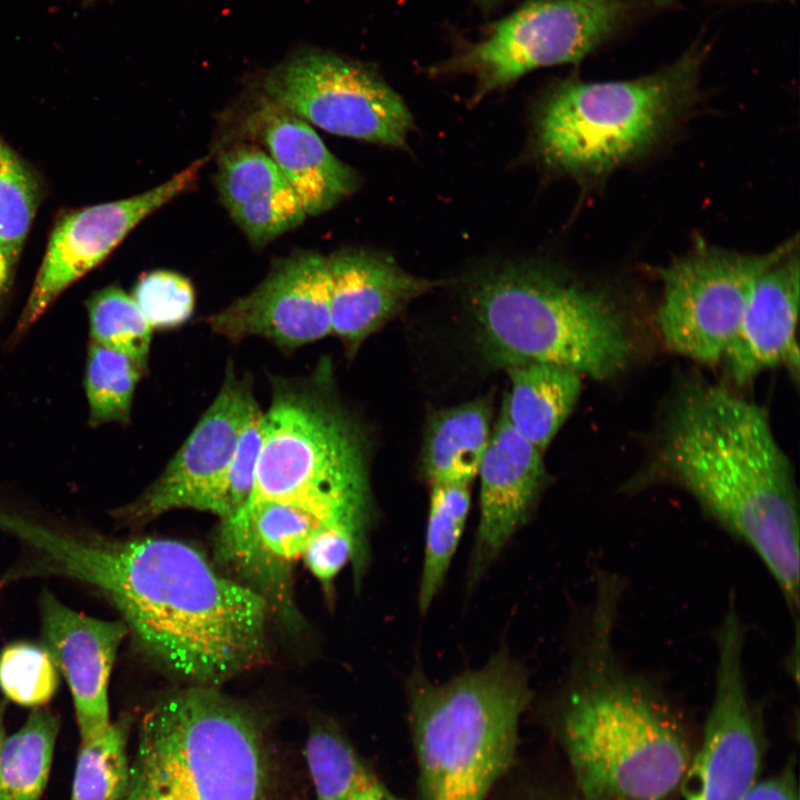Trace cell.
Listing matches in <instances>:
<instances>
[{"label": "cell", "instance_id": "cell-1", "mask_svg": "<svg viewBox=\"0 0 800 800\" xmlns=\"http://www.w3.org/2000/svg\"><path fill=\"white\" fill-rule=\"evenodd\" d=\"M16 533L40 570L96 587L140 648L196 686L217 688L264 650L268 604L192 547L164 538H76L31 526Z\"/></svg>", "mask_w": 800, "mask_h": 800}, {"label": "cell", "instance_id": "cell-2", "mask_svg": "<svg viewBox=\"0 0 800 800\" xmlns=\"http://www.w3.org/2000/svg\"><path fill=\"white\" fill-rule=\"evenodd\" d=\"M762 560L790 612L799 608V502L766 411L701 379L674 394L653 462Z\"/></svg>", "mask_w": 800, "mask_h": 800}, {"label": "cell", "instance_id": "cell-3", "mask_svg": "<svg viewBox=\"0 0 800 800\" xmlns=\"http://www.w3.org/2000/svg\"><path fill=\"white\" fill-rule=\"evenodd\" d=\"M621 589L612 574L597 578L583 641L560 698L557 731L582 798L664 800L679 789L692 753L658 690L617 657Z\"/></svg>", "mask_w": 800, "mask_h": 800}, {"label": "cell", "instance_id": "cell-4", "mask_svg": "<svg viewBox=\"0 0 800 800\" xmlns=\"http://www.w3.org/2000/svg\"><path fill=\"white\" fill-rule=\"evenodd\" d=\"M259 501L297 507L348 534L363 573L373 516L368 443L361 424L338 397L329 361L302 379L272 382L247 504Z\"/></svg>", "mask_w": 800, "mask_h": 800}, {"label": "cell", "instance_id": "cell-5", "mask_svg": "<svg viewBox=\"0 0 800 800\" xmlns=\"http://www.w3.org/2000/svg\"><path fill=\"white\" fill-rule=\"evenodd\" d=\"M464 301L490 367L550 362L607 380L630 360L631 340L610 294L550 267L506 263L483 270L467 283Z\"/></svg>", "mask_w": 800, "mask_h": 800}, {"label": "cell", "instance_id": "cell-6", "mask_svg": "<svg viewBox=\"0 0 800 800\" xmlns=\"http://www.w3.org/2000/svg\"><path fill=\"white\" fill-rule=\"evenodd\" d=\"M420 800H488L510 768L531 700L524 668L501 650L482 668L407 683Z\"/></svg>", "mask_w": 800, "mask_h": 800}, {"label": "cell", "instance_id": "cell-7", "mask_svg": "<svg viewBox=\"0 0 800 800\" xmlns=\"http://www.w3.org/2000/svg\"><path fill=\"white\" fill-rule=\"evenodd\" d=\"M256 722L216 688L170 694L143 717L124 800H264Z\"/></svg>", "mask_w": 800, "mask_h": 800}, {"label": "cell", "instance_id": "cell-8", "mask_svg": "<svg viewBox=\"0 0 800 800\" xmlns=\"http://www.w3.org/2000/svg\"><path fill=\"white\" fill-rule=\"evenodd\" d=\"M703 52L626 81L558 82L542 99L536 146L549 167L600 176L648 151L692 102Z\"/></svg>", "mask_w": 800, "mask_h": 800}, {"label": "cell", "instance_id": "cell-9", "mask_svg": "<svg viewBox=\"0 0 800 800\" xmlns=\"http://www.w3.org/2000/svg\"><path fill=\"white\" fill-rule=\"evenodd\" d=\"M637 9V0H528L433 72L471 74L480 99L538 68L579 62Z\"/></svg>", "mask_w": 800, "mask_h": 800}, {"label": "cell", "instance_id": "cell-10", "mask_svg": "<svg viewBox=\"0 0 800 800\" xmlns=\"http://www.w3.org/2000/svg\"><path fill=\"white\" fill-rule=\"evenodd\" d=\"M797 248L790 240L761 254L700 243L661 270L657 321L666 346L716 364L734 338L758 278Z\"/></svg>", "mask_w": 800, "mask_h": 800}, {"label": "cell", "instance_id": "cell-11", "mask_svg": "<svg viewBox=\"0 0 800 800\" xmlns=\"http://www.w3.org/2000/svg\"><path fill=\"white\" fill-rule=\"evenodd\" d=\"M267 99L330 133L403 147L413 126L400 96L374 71L339 56H293L264 78Z\"/></svg>", "mask_w": 800, "mask_h": 800}, {"label": "cell", "instance_id": "cell-12", "mask_svg": "<svg viewBox=\"0 0 800 800\" xmlns=\"http://www.w3.org/2000/svg\"><path fill=\"white\" fill-rule=\"evenodd\" d=\"M714 694L699 749L679 789L684 800H743L757 782L763 754L761 718L743 671L744 627L730 606L717 631Z\"/></svg>", "mask_w": 800, "mask_h": 800}, {"label": "cell", "instance_id": "cell-13", "mask_svg": "<svg viewBox=\"0 0 800 800\" xmlns=\"http://www.w3.org/2000/svg\"><path fill=\"white\" fill-rule=\"evenodd\" d=\"M259 410L249 377L232 363L221 388L160 477L120 514L131 522L151 520L174 509L221 516V490L240 434Z\"/></svg>", "mask_w": 800, "mask_h": 800}, {"label": "cell", "instance_id": "cell-14", "mask_svg": "<svg viewBox=\"0 0 800 800\" xmlns=\"http://www.w3.org/2000/svg\"><path fill=\"white\" fill-rule=\"evenodd\" d=\"M206 160L193 161L140 194L60 214L17 331H26L33 324L68 287L99 266L142 220L191 189Z\"/></svg>", "mask_w": 800, "mask_h": 800}, {"label": "cell", "instance_id": "cell-15", "mask_svg": "<svg viewBox=\"0 0 800 800\" xmlns=\"http://www.w3.org/2000/svg\"><path fill=\"white\" fill-rule=\"evenodd\" d=\"M207 323L230 341L259 337L284 350L324 338L331 333L327 258L307 250L279 260L250 293Z\"/></svg>", "mask_w": 800, "mask_h": 800}, {"label": "cell", "instance_id": "cell-16", "mask_svg": "<svg viewBox=\"0 0 800 800\" xmlns=\"http://www.w3.org/2000/svg\"><path fill=\"white\" fill-rule=\"evenodd\" d=\"M478 474L479 523L468 567L473 588L536 509L548 477L542 451L521 437L502 412L491 432Z\"/></svg>", "mask_w": 800, "mask_h": 800}, {"label": "cell", "instance_id": "cell-17", "mask_svg": "<svg viewBox=\"0 0 800 800\" xmlns=\"http://www.w3.org/2000/svg\"><path fill=\"white\" fill-rule=\"evenodd\" d=\"M42 637L73 699L81 740L110 723L108 687L117 651L129 630L77 612L44 592L40 601Z\"/></svg>", "mask_w": 800, "mask_h": 800}, {"label": "cell", "instance_id": "cell-18", "mask_svg": "<svg viewBox=\"0 0 800 800\" xmlns=\"http://www.w3.org/2000/svg\"><path fill=\"white\" fill-rule=\"evenodd\" d=\"M331 332L352 357L367 338L437 286L380 253L343 249L327 258Z\"/></svg>", "mask_w": 800, "mask_h": 800}, {"label": "cell", "instance_id": "cell-19", "mask_svg": "<svg viewBox=\"0 0 800 800\" xmlns=\"http://www.w3.org/2000/svg\"><path fill=\"white\" fill-rule=\"evenodd\" d=\"M799 279L798 247L758 278L722 359L737 384H746L763 370L779 364L798 373Z\"/></svg>", "mask_w": 800, "mask_h": 800}, {"label": "cell", "instance_id": "cell-20", "mask_svg": "<svg viewBox=\"0 0 800 800\" xmlns=\"http://www.w3.org/2000/svg\"><path fill=\"white\" fill-rule=\"evenodd\" d=\"M249 129L264 144L307 216L330 210L357 189V172L329 151L307 121L271 100L258 106Z\"/></svg>", "mask_w": 800, "mask_h": 800}, {"label": "cell", "instance_id": "cell-21", "mask_svg": "<svg viewBox=\"0 0 800 800\" xmlns=\"http://www.w3.org/2000/svg\"><path fill=\"white\" fill-rule=\"evenodd\" d=\"M217 164L222 204L253 246L262 247L304 221L297 193L260 147L233 144L219 154Z\"/></svg>", "mask_w": 800, "mask_h": 800}, {"label": "cell", "instance_id": "cell-22", "mask_svg": "<svg viewBox=\"0 0 800 800\" xmlns=\"http://www.w3.org/2000/svg\"><path fill=\"white\" fill-rule=\"evenodd\" d=\"M506 371L510 388L500 412L521 437L543 451L578 401L581 374L550 362H528Z\"/></svg>", "mask_w": 800, "mask_h": 800}, {"label": "cell", "instance_id": "cell-23", "mask_svg": "<svg viewBox=\"0 0 800 800\" xmlns=\"http://www.w3.org/2000/svg\"><path fill=\"white\" fill-rule=\"evenodd\" d=\"M491 417V400L478 398L429 418L422 467L431 484H470L490 440Z\"/></svg>", "mask_w": 800, "mask_h": 800}, {"label": "cell", "instance_id": "cell-24", "mask_svg": "<svg viewBox=\"0 0 800 800\" xmlns=\"http://www.w3.org/2000/svg\"><path fill=\"white\" fill-rule=\"evenodd\" d=\"M59 719L37 707L0 747V800H41L50 774Z\"/></svg>", "mask_w": 800, "mask_h": 800}, {"label": "cell", "instance_id": "cell-25", "mask_svg": "<svg viewBox=\"0 0 800 800\" xmlns=\"http://www.w3.org/2000/svg\"><path fill=\"white\" fill-rule=\"evenodd\" d=\"M42 196L37 171L0 138V299L12 283Z\"/></svg>", "mask_w": 800, "mask_h": 800}, {"label": "cell", "instance_id": "cell-26", "mask_svg": "<svg viewBox=\"0 0 800 800\" xmlns=\"http://www.w3.org/2000/svg\"><path fill=\"white\" fill-rule=\"evenodd\" d=\"M470 509L468 484H431L426 547L418 591L421 613L439 593L458 548Z\"/></svg>", "mask_w": 800, "mask_h": 800}, {"label": "cell", "instance_id": "cell-27", "mask_svg": "<svg viewBox=\"0 0 800 800\" xmlns=\"http://www.w3.org/2000/svg\"><path fill=\"white\" fill-rule=\"evenodd\" d=\"M130 719L124 714L97 736L81 740L71 800H122L130 763L127 741Z\"/></svg>", "mask_w": 800, "mask_h": 800}, {"label": "cell", "instance_id": "cell-28", "mask_svg": "<svg viewBox=\"0 0 800 800\" xmlns=\"http://www.w3.org/2000/svg\"><path fill=\"white\" fill-rule=\"evenodd\" d=\"M142 371L129 357L96 342L90 344L84 389L91 426L128 422Z\"/></svg>", "mask_w": 800, "mask_h": 800}, {"label": "cell", "instance_id": "cell-29", "mask_svg": "<svg viewBox=\"0 0 800 800\" xmlns=\"http://www.w3.org/2000/svg\"><path fill=\"white\" fill-rule=\"evenodd\" d=\"M304 756L316 800H351L378 780L347 740L331 729L313 730Z\"/></svg>", "mask_w": 800, "mask_h": 800}, {"label": "cell", "instance_id": "cell-30", "mask_svg": "<svg viewBox=\"0 0 800 800\" xmlns=\"http://www.w3.org/2000/svg\"><path fill=\"white\" fill-rule=\"evenodd\" d=\"M93 342L147 367L152 329L131 296L117 286L106 287L88 301Z\"/></svg>", "mask_w": 800, "mask_h": 800}, {"label": "cell", "instance_id": "cell-31", "mask_svg": "<svg viewBox=\"0 0 800 800\" xmlns=\"http://www.w3.org/2000/svg\"><path fill=\"white\" fill-rule=\"evenodd\" d=\"M59 686V670L44 646L14 642L0 652V689L12 702L43 707Z\"/></svg>", "mask_w": 800, "mask_h": 800}, {"label": "cell", "instance_id": "cell-32", "mask_svg": "<svg viewBox=\"0 0 800 800\" xmlns=\"http://www.w3.org/2000/svg\"><path fill=\"white\" fill-rule=\"evenodd\" d=\"M132 299L152 330H169L187 322L196 304L192 283L180 273L154 270L143 274Z\"/></svg>", "mask_w": 800, "mask_h": 800}, {"label": "cell", "instance_id": "cell-33", "mask_svg": "<svg viewBox=\"0 0 800 800\" xmlns=\"http://www.w3.org/2000/svg\"><path fill=\"white\" fill-rule=\"evenodd\" d=\"M262 442V411L253 413L238 440L221 490L220 521L233 518L249 501Z\"/></svg>", "mask_w": 800, "mask_h": 800}, {"label": "cell", "instance_id": "cell-34", "mask_svg": "<svg viewBox=\"0 0 800 800\" xmlns=\"http://www.w3.org/2000/svg\"><path fill=\"white\" fill-rule=\"evenodd\" d=\"M312 573L326 584L352 561L357 579L361 578L359 558L353 540L346 533L328 527L318 530L303 551Z\"/></svg>", "mask_w": 800, "mask_h": 800}, {"label": "cell", "instance_id": "cell-35", "mask_svg": "<svg viewBox=\"0 0 800 800\" xmlns=\"http://www.w3.org/2000/svg\"><path fill=\"white\" fill-rule=\"evenodd\" d=\"M743 800H799L791 766L766 780L757 781Z\"/></svg>", "mask_w": 800, "mask_h": 800}, {"label": "cell", "instance_id": "cell-36", "mask_svg": "<svg viewBox=\"0 0 800 800\" xmlns=\"http://www.w3.org/2000/svg\"><path fill=\"white\" fill-rule=\"evenodd\" d=\"M351 800H399L379 780L356 794Z\"/></svg>", "mask_w": 800, "mask_h": 800}, {"label": "cell", "instance_id": "cell-37", "mask_svg": "<svg viewBox=\"0 0 800 800\" xmlns=\"http://www.w3.org/2000/svg\"><path fill=\"white\" fill-rule=\"evenodd\" d=\"M4 711H6V703H0V747L2 744L3 739L6 738V730H4Z\"/></svg>", "mask_w": 800, "mask_h": 800}, {"label": "cell", "instance_id": "cell-38", "mask_svg": "<svg viewBox=\"0 0 800 800\" xmlns=\"http://www.w3.org/2000/svg\"><path fill=\"white\" fill-rule=\"evenodd\" d=\"M482 9H490L496 6L500 0H476Z\"/></svg>", "mask_w": 800, "mask_h": 800}, {"label": "cell", "instance_id": "cell-39", "mask_svg": "<svg viewBox=\"0 0 800 800\" xmlns=\"http://www.w3.org/2000/svg\"><path fill=\"white\" fill-rule=\"evenodd\" d=\"M570 800H589V799H584V798L580 797L579 799H570Z\"/></svg>", "mask_w": 800, "mask_h": 800}]
</instances>
